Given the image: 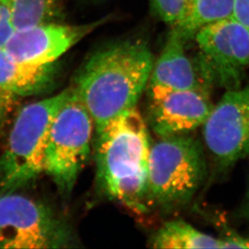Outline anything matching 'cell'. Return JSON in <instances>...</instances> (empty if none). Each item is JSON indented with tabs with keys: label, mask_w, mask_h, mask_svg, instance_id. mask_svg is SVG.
<instances>
[{
	"label": "cell",
	"mask_w": 249,
	"mask_h": 249,
	"mask_svg": "<svg viewBox=\"0 0 249 249\" xmlns=\"http://www.w3.org/2000/svg\"><path fill=\"white\" fill-rule=\"evenodd\" d=\"M71 92L68 88L54 96L28 104L17 113L0 157L2 192H14L44 173L50 127Z\"/></svg>",
	"instance_id": "obj_4"
},
{
	"label": "cell",
	"mask_w": 249,
	"mask_h": 249,
	"mask_svg": "<svg viewBox=\"0 0 249 249\" xmlns=\"http://www.w3.org/2000/svg\"><path fill=\"white\" fill-rule=\"evenodd\" d=\"M155 249H220V240L201 232L182 220L167 222L151 240Z\"/></svg>",
	"instance_id": "obj_13"
},
{
	"label": "cell",
	"mask_w": 249,
	"mask_h": 249,
	"mask_svg": "<svg viewBox=\"0 0 249 249\" xmlns=\"http://www.w3.org/2000/svg\"><path fill=\"white\" fill-rule=\"evenodd\" d=\"M160 19L174 28L180 26L188 16L192 0H150Z\"/></svg>",
	"instance_id": "obj_16"
},
{
	"label": "cell",
	"mask_w": 249,
	"mask_h": 249,
	"mask_svg": "<svg viewBox=\"0 0 249 249\" xmlns=\"http://www.w3.org/2000/svg\"><path fill=\"white\" fill-rule=\"evenodd\" d=\"M186 41L176 28L169 33L162 52L153 64L148 81L150 100L170 92L211 89L186 55Z\"/></svg>",
	"instance_id": "obj_11"
},
{
	"label": "cell",
	"mask_w": 249,
	"mask_h": 249,
	"mask_svg": "<svg viewBox=\"0 0 249 249\" xmlns=\"http://www.w3.org/2000/svg\"><path fill=\"white\" fill-rule=\"evenodd\" d=\"M195 37L201 51L197 70L205 83L227 90L241 87L249 66V31L228 18L201 28Z\"/></svg>",
	"instance_id": "obj_6"
},
{
	"label": "cell",
	"mask_w": 249,
	"mask_h": 249,
	"mask_svg": "<svg viewBox=\"0 0 249 249\" xmlns=\"http://www.w3.org/2000/svg\"><path fill=\"white\" fill-rule=\"evenodd\" d=\"M202 135L217 174L249 158V84L226 91L202 126Z\"/></svg>",
	"instance_id": "obj_8"
},
{
	"label": "cell",
	"mask_w": 249,
	"mask_h": 249,
	"mask_svg": "<svg viewBox=\"0 0 249 249\" xmlns=\"http://www.w3.org/2000/svg\"><path fill=\"white\" fill-rule=\"evenodd\" d=\"M214 106L209 89L170 92L150 100L148 121L159 138L191 134L204 125Z\"/></svg>",
	"instance_id": "obj_10"
},
{
	"label": "cell",
	"mask_w": 249,
	"mask_h": 249,
	"mask_svg": "<svg viewBox=\"0 0 249 249\" xmlns=\"http://www.w3.org/2000/svg\"><path fill=\"white\" fill-rule=\"evenodd\" d=\"M207 160L202 143L191 134L160 138L151 145L147 204L165 212L186 207L204 182Z\"/></svg>",
	"instance_id": "obj_3"
},
{
	"label": "cell",
	"mask_w": 249,
	"mask_h": 249,
	"mask_svg": "<svg viewBox=\"0 0 249 249\" xmlns=\"http://www.w3.org/2000/svg\"><path fill=\"white\" fill-rule=\"evenodd\" d=\"M18 98L19 97L0 89V124L7 119L10 113L14 109Z\"/></svg>",
	"instance_id": "obj_20"
},
{
	"label": "cell",
	"mask_w": 249,
	"mask_h": 249,
	"mask_svg": "<svg viewBox=\"0 0 249 249\" xmlns=\"http://www.w3.org/2000/svg\"><path fill=\"white\" fill-rule=\"evenodd\" d=\"M219 240L220 249H249V239L238 233L229 231Z\"/></svg>",
	"instance_id": "obj_19"
},
{
	"label": "cell",
	"mask_w": 249,
	"mask_h": 249,
	"mask_svg": "<svg viewBox=\"0 0 249 249\" xmlns=\"http://www.w3.org/2000/svg\"><path fill=\"white\" fill-rule=\"evenodd\" d=\"M234 0H192L188 16L177 27L185 40L194 37L204 27L231 18Z\"/></svg>",
	"instance_id": "obj_14"
},
{
	"label": "cell",
	"mask_w": 249,
	"mask_h": 249,
	"mask_svg": "<svg viewBox=\"0 0 249 249\" xmlns=\"http://www.w3.org/2000/svg\"><path fill=\"white\" fill-rule=\"evenodd\" d=\"M237 218L249 224V182L245 198L238 209Z\"/></svg>",
	"instance_id": "obj_21"
},
{
	"label": "cell",
	"mask_w": 249,
	"mask_h": 249,
	"mask_svg": "<svg viewBox=\"0 0 249 249\" xmlns=\"http://www.w3.org/2000/svg\"><path fill=\"white\" fill-rule=\"evenodd\" d=\"M97 177L109 197L139 213L148 211V128L137 107L97 132Z\"/></svg>",
	"instance_id": "obj_2"
},
{
	"label": "cell",
	"mask_w": 249,
	"mask_h": 249,
	"mask_svg": "<svg viewBox=\"0 0 249 249\" xmlns=\"http://www.w3.org/2000/svg\"><path fill=\"white\" fill-rule=\"evenodd\" d=\"M153 64L147 45L134 40L108 45L88 59L73 89L91 116L97 132L137 107Z\"/></svg>",
	"instance_id": "obj_1"
},
{
	"label": "cell",
	"mask_w": 249,
	"mask_h": 249,
	"mask_svg": "<svg viewBox=\"0 0 249 249\" xmlns=\"http://www.w3.org/2000/svg\"><path fill=\"white\" fill-rule=\"evenodd\" d=\"M54 82L53 64L36 66L22 63L0 49V89L18 97L33 96L48 91Z\"/></svg>",
	"instance_id": "obj_12"
},
{
	"label": "cell",
	"mask_w": 249,
	"mask_h": 249,
	"mask_svg": "<svg viewBox=\"0 0 249 249\" xmlns=\"http://www.w3.org/2000/svg\"><path fill=\"white\" fill-rule=\"evenodd\" d=\"M231 18L249 31V0H234Z\"/></svg>",
	"instance_id": "obj_18"
},
{
	"label": "cell",
	"mask_w": 249,
	"mask_h": 249,
	"mask_svg": "<svg viewBox=\"0 0 249 249\" xmlns=\"http://www.w3.org/2000/svg\"><path fill=\"white\" fill-rule=\"evenodd\" d=\"M9 10L16 30L51 23L57 16L60 0H0Z\"/></svg>",
	"instance_id": "obj_15"
},
{
	"label": "cell",
	"mask_w": 249,
	"mask_h": 249,
	"mask_svg": "<svg viewBox=\"0 0 249 249\" xmlns=\"http://www.w3.org/2000/svg\"><path fill=\"white\" fill-rule=\"evenodd\" d=\"M93 126L91 116L71 87L50 127L44 166V173L63 195L73 191L88 160Z\"/></svg>",
	"instance_id": "obj_5"
},
{
	"label": "cell",
	"mask_w": 249,
	"mask_h": 249,
	"mask_svg": "<svg viewBox=\"0 0 249 249\" xmlns=\"http://www.w3.org/2000/svg\"><path fill=\"white\" fill-rule=\"evenodd\" d=\"M15 31L9 10L0 3V49H3Z\"/></svg>",
	"instance_id": "obj_17"
},
{
	"label": "cell",
	"mask_w": 249,
	"mask_h": 249,
	"mask_svg": "<svg viewBox=\"0 0 249 249\" xmlns=\"http://www.w3.org/2000/svg\"><path fill=\"white\" fill-rule=\"evenodd\" d=\"M103 22L81 25L46 23L19 29L15 31L3 50L22 63L52 65Z\"/></svg>",
	"instance_id": "obj_9"
},
{
	"label": "cell",
	"mask_w": 249,
	"mask_h": 249,
	"mask_svg": "<svg viewBox=\"0 0 249 249\" xmlns=\"http://www.w3.org/2000/svg\"><path fill=\"white\" fill-rule=\"evenodd\" d=\"M70 232L44 205L14 192L0 195V249L66 247Z\"/></svg>",
	"instance_id": "obj_7"
}]
</instances>
